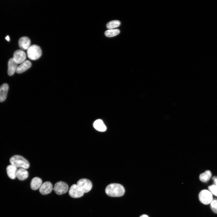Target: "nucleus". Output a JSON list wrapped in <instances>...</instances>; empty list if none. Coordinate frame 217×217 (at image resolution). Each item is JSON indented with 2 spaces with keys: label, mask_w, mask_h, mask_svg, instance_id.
I'll use <instances>...</instances> for the list:
<instances>
[{
  "label": "nucleus",
  "mask_w": 217,
  "mask_h": 217,
  "mask_svg": "<svg viewBox=\"0 0 217 217\" xmlns=\"http://www.w3.org/2000/svg\"><path fill=\"white\" fill-rule=\"evenodd\" d=\"M105 192L109 196L120 197L124 195L125 190L123 186L120 184L111 183L106 187Z\"/></svg>",
  "instance_id": "nucleus-1"
},
{
  "label": "nucleus",
  "mask_w": 217,
  "mask_h": 217,
  "mask_svg": "<svg viewBox=\"0 0 217 217\" xmlns=\"http://www.w3.org/2000/svg\"><path fill=\"white\" fill-rule=\"evenodd\" d=\"M11 165L17 168H20L27 169L30 167L28 161L22 156L19 155H15L12 156L10 159Z\"/></svg>",
  "instance_id": "nucleus-2"
},
{
  "label": "nucleus",
  "mask_w": 217,
  "mask_h": 217,
  "mask_svg": "<svg viewBox=\"0 0 217 217\" xmlns=\"http://www.w3.org/2000/svg\"><path fill=\"white\" fill-rule=\"evenodd\" d=\"M27 53L30 59L35 60L41 57L42 52L39 46L36 45H33L30 46L27 49Z\"/></svg>",
  "instance_id": "nucleus-3"
},
{
  "label": "nucleus",
  "mask_w": 217,
  "mask_h": 217,
  "mask_svg": "<svg viewBox=\"0 0 217 217\" xmlns=\"http://www.w3.org/2000/svg\"><path fill=\"white\" fill-rule=\"evenodd\" d=\"M199 198L200 202L205 205L209 204L213 200L212 193L206 190H203L200 192Z\"/></svg>",
  "instance_id": "nucleus-4"
},
{
  "label": "nucleus",
  "mask_w": 217,
  "mask_h": 217,
  "mask_svg": "<svg viewBox=\"0 0 217 217\" xmlns=\"http://www.w3.org/2000/svg\"><path fill=\"white\" fill-rule=\"evenodd\" d=\"M68 189V185L66 183L62 181H59L55 184L53 190L56 194L61 195L66 193Z\"/></svg>",
  "instance_id": "nucleus-5"
},
{
  "label": "nucleus",
  "mask_w": 217,
  "mask_h": 217,
  "mask_svg": "<svg viewBox=\"0 0 217 217\" xmlns=\"http://www.w3.org/2000/svg\"><path fill=\"white\" fill-rule=\"evenodd\" d=\"M77 184L84 193L89 192L92 187L91 182L86 178L80 179L77 182Z\"/></svg>",
  "instance_id": "nucleus-6"
},
{
  "label": "nucleus",
  "mask_w": 217,
  "mask_h": 217,
  "mask_svg": "<svg viewBox=\"0 0 217 217\" xmlns=\"http://www.w3.org/2000/svg\"><path fill=\"white\" fill-rule=\"evenodd\" d=\"M68 193L71 197L74 198L81 197L84 193L77 184H73L71 186Z\"/></svg>",
  "instance_id": "nucleus-7"
},
{
  "label": "nucleus",
  "mask_w": 217,
  "mask_h": 217,
  "mask_svg": "<svg viewBox=\"0 0 217 217\" xmlns=\"http://www.w3.org/2000/svg\"><path fill=\"white\" fill-rule=\"evenodd\" d=\"M12 58L17 64H21L25 61L26 55L24 51L18 49L14 52Z\"/></svg>",
  "instance_id": "nucleus-8"
},
{
  "label": "nucleus",
  "mask_w": 217,
  "mask_h": 217,
  "mask_svg": "<svg viewBox=\"0 0 217 217\" xmlns=\"http://www.w3.org/2000/svg\"><path fill=\"white\" fill-rule=\"evenodd\" d=\"M52 184L51 182L46 181L42 183L39 188V191L42 195H45L50 193L53 190Z\"/></svg>",
  "instance_id": "nucleus-9"
},
{
  "label": "nucleus",
  "mask_w": 217,
  "mask_h": 217,
  "mask_svg": "<svg viewBox=\"0 0 217 217\" xmlns=\"http://www.w3.org/2000/svg\"><path fill=\"white\" fill-rule=\"evenodd\" d=\"M31 42L30 39L27 36H23L18 40L19 47L23 50H27L30 47Z\"/></svg>",
  "instance_id": "nucleus-10"
},
{
  "label": "nucleus",
  "mask_w": 217,
  "mask_h": 217,
  "mask_svg": "<svg viewBox=\"0 0 217 217\" xmlns=\"http://www.w3.org/2000/svg\"><path fill=\"white\" fill-rule=\"evenodd\" d=\"M17 67V64L14 61L13 58H10L8 62V75L10 76L13 75L16 71Z\"/></svg>",
  "instance_id": "nucleus-11"
},
{
  "label": "nucleus",
  "mask_w": 217,
  "mask_h": 217,
  "mask_svg": "<svg viewBox=\"0 0 217 217\" xmlns=\"http://www.w3.org/2000/svg\"><path fill=\"white\" fill-rule=\"evenodd\" d=\"M8 88V85L6 83L0 86V102L4 101L6 99Z\"/></svg>",
  "instance_id": "nucleus-12"
},
{
  "label": "nucleus",
  "mask_w": 217,
  "mask_h": 217,
  "mask_svg": "<svg viewBox=\"0 0 217 217\" xmlns=\"http://www.w3.org/2000/svg\"><path fill=\"white\" fill-rule=\"evenodd\" d=\"M31 65V63L29 61L25 60L17 67L16 72L18 74L21 73L29 68Z\"/></svg>",
  "instance_id": "nucleus-13"
},
{
  "label": "nucleus",
  "mask_w": 217,
  "mask_h": 217,
  "mask_svg": "<svg viewBox=\"0 0 217 217\" xmlns=\"http://www.w3.org/2000/svg\"><path fill=\"white\" fill-rule=\"evenodd\" d=\"M17 170V168L11 165H8L6 168L7 175L9 178L12 179H14L16 178Z\"/></svg>",
  "instance_id": "nucleus-14"
},
{
  "label": "nucleus",
  "mask_w": 217,
  "mask_h": 217,
  "mask_svg": "<svg viewBox=\"0 0 217 217\" xmlns=\"http://www.w3.org/2000/svg\"><path fill=\"white\" fill-rule=\"evenodd\" d=\"M42 184V179L38 177H35L31 180L30 182V187L33 190L39 189Z\"/></svg>",
  "instance_id": "nucleus-15"
},
{
  "label": "nucleus",
  "mask_w": 217,
  "mask_h": 217,
  "mask_svg": "<svg viewBox=\"0 0 217 217\" xmlns=\"http://www.w3.org/2000/svg\"><path fill=\"white\" fill-rule=\"evenodd\" d=\"M28 175V172L26 169L20 168L17 171L16 177L20 180L23 181L26 179Z\"/></svg>",
  "instance_id": "nucleus-16"
},
{
  "label": "nucleus",
  "mask_w": 217,
  "mask_h": 217,
  "mask_svg": "<svg viewBox=\"0 0 217 217\" xmlns=\"http://www.w3.org/2000/svg\"><path fill=\"white\" fill-rule=\"evenodd\" d=\"M94 128L97 130L101 132L105 131L106 130V127L102 121L101 119L96 120L93 124Z\"/></svg>",
  "instance_id": "nucleus-17"
},
{
  "label": "nucleus",
  "mask_w": 217,
  "mask_h": 217,
  "mask_svg": "<svg viewBox=\"0 0 217 217\" xmlns=\"http://www.w3.org/2000/svg\"><path fill=\"white\" fill-rule=\"evenodd\" d=\"M212 176L211 172L210 170H207L200 175L199 178L201 181L206 182L209 180Z\"/></svg>",
  "instance_id": "nucleus-18"
},
{
  "label": "nucleus",
  "mask_w": 217,
  "mask_h": 217,
  "mask_svg": "<svg viewBox=\"0 0 217 217\" xmlns=\"http://www.w3.org/2000/svg\"><path fill=\"white\" fill-rule=\"evenodd\" d=\"M120 33V31L118 29H110L106 30L105 34L106 36L111 37L118 35Z\"/></svg>",
  "instance_id": "nucleus-19"
},
{
  "label": "nucleus",
  "mask_w": 217,
  "mask_h": 217,
  "mask_svg": "<svg viewBox=\"0 0 217 217\" xmlns=\"http://www.w3.org/2000/svg\"><path fill=\"white\" fill-rule=\"evenodd\" d=\"M121 24L120 22L118 20H114L108 22L106 25L108 29H112L119 27Z\"/></svg>",
  "instance_id": "nucleus-20"
},
{
  "label": "nucleus",
  "mask_w": 217,
  "mask_h": 217,
  "mask_svg": "<svg viewBox=\"0 0 217 217\" xmlns=\"http://www.w3.org/2000/svg\"><path fill=\"white\" fill-rule=\"evenodd\" d=\"M210 207L212 211L217 214V199H215L210 203Z\"/></svg>",
  "instance_id": "nucleus-21"
},
{
  "label": "nucleus",
  "mask_w": 217,
  "mask_h": 217,
  "mask_svg": "<svg viewBox=\"0 0 217 217\" xmlns=\"http://www.w3.org/2000/svg\"><path fill=\"white\" fill-rule=\"evenodd\" d=\"M209 191L217 197V186L214 184L209 186L208 187Z\"/></svg>",
  "instance_id": "nucleus-22"
},
{
  "label": "nucleus",
  "mask_w": 217,
  "mask_h": 217,
  "mask_svg": "<svg viewBox=\"0 0 217 217\" xmlns=\"http://www.w3.org/2000/svg\"><path fill=\"white\" fill-rule=\"evenodd\" d=\"M212 179L214 181V184L217 186V176H214Z\"/></svg>",
  "instance_id": "nucleus-23"
},
{
  "label": "nucleus",
  "mask_w": 217,
  "mask_h": 217,
  "mask_svg": "<svg viewBox=\"0 0 217 217\" xmlns=\"http://www.w3.org/2000/svg\"><path fill=\"white\" fill-rule=\"evenodd\" d=\"M5 39H6L8 41H9L10 39L9 38V37L8 36H6V37L5 38Z\"/></svg>",
  "instance_id": "nucleus-24"
},
{
  "label": "nucleus",
  "mask_w": 217,
  "mask_h": 217,
  "mask_svg": "<svg viewBox=\"0 0 217 217\" xmlns=\"http://www.w3.org/2000/svg\"><path fill=\"white\" fill-rule=\"evenodd\" d=\"M140 217H149L147 215H141Z\"/></svg>",
  "instance_id": "nucleus-25"
}]
</instances>
